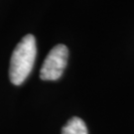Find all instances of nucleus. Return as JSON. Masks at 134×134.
Wrapping results in <instances>:
<instances>
[{
  "label": "nucleus",
  "mask_w": 134,
  "mask_h": 134,
  "mask_svg": "<svg viewBox=\"0 0 134 134\" xmlns=\"http://www.w3.org/2000/svg\"><path fill=\"white\" fill-rule=\"evenodd\" d=\"M37 56L36 39L33 35H26L21 40L11 56L9 77L11 82L20 86L32 72Z\"/></svg>",
  "instance_id": "f257e3e1"
},
{
  "label": "nucleus",
  "mask_w": 134,
  "mask_h": 134,
  "mask_svg": "<svg viewBox=\"0 0 134 134\" xmlns=\"http://www.w3.org/2000/svg\"><path fill=\"white\" fill-rule=\"evenodd\" d=\"M68 58L69 50L65 45L59 44L55 46L44 61L40 72V77L43 81L59 80L67 67Z\"/></svg>",
  "instance_id": "f03ea898"
},
{
  "label": "nucleus",
  "mask_w": 134,
  "mask_h": 134,
  "mask_svg": "<svg viewBox=\"0 0 134 134\" xmlns=\"http://www.w3.org/2000/svg\"><path fill=\"white\" fill-rule=\"evenodd\" d=\"M62 134H88L85 121L80 117H72L63 127Z\"/></svg>",
  "instance_id": "7ed1b4c3"
}]
</instances>
